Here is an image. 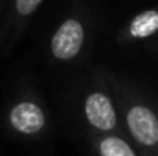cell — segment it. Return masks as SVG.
<instances>
[{"mask_svg": "<svg viewBox=\"0 0 158 156\" xmlns=\"http://www.w3.org/2000/svg\"><path fill=\"white\" fill-rule=\"evenodd\" d=\"M9 125L22 136H39L46 132L50 117L44 107L35 99H20L9 110Z\"/></svg>", "mask_w": 158, "mask_h": 156, "instance_id": "277c9868", "label": "cell"}, {"mask_svg": "<svg viewBox=\"0 0 158 156\" xmlns=\"http://www.w3.org/2000/svg\"><path fill=\"white\" fill-rule=\"evenodd\" d=\"M123 136L140 156H158V107L145 90L125 77L112 76Z\"/></svg>", "mask_w": 158, "mask_h": 156, "instance_id": "6da1fadb", "label": "cell"}, {"mask_svg": "<svg viewBox=\"0 0 158 156\" xmlns=\"http://www.w3.org/2000/svg\"><path fill=\"white\" fill-rule=\"evenodd\" d=\"M158 35V7L145 9L134 15L119 31L118 40L121 44L147 42Z\"/></svg>", "mask_w": 158, "mask_h": 156, "instance_id": "5b68a950", "label": "cell"}, {"mask_svg": "<svg viewBox=\"0 0 158 156\" xmlns=\"http://www.w3.org/2000/svg\"><path fill=\"white\" fill-rule=\"evenodd\" d=\"M44 0H13V22L17 26L24 24L40 7Z\"/></svg>", "mask_w": 158, "mask_h": 156, "instance_id": "52a82bcc", "label": "cell"}, {"mask_svg": "<svg viewBox=\"0 0 158 156\" xmlns=\"http://www.w3.org/2000/svg\"><path fill=\"white\" fill-rule=\"evenodd\" d=\"M90 156H140L121 134H105L86 140Z\"/></svg>", "mask_w": 158, "mask_h": 156, "instance_id": "8992f818", "label": "cell"}, {"mask_svg": "<svg viewBox=\"0 0 158 156\" xmlns=\"http://www.w3.org/2000/svg\"><path fill=\"white\" fill-rule=\"evenodd\" d=\"M76 114L79 132L86 140L105 134L123 136V125L112 90V74L98 70L79 86Z\"/></svg>", "mask_w": 158, "mask_h": 156, "instance_id": "7a4b0ae2", "label": "cell"}, {"mask_svg": "<svg viewBox=\"0 0 158 156\" xmlns=\"http://www.w3.org/2000/svg\"><path fill=\"white\" fill-rule=\"evenodd\" d=\"M86 26L79 17L64 18L50 37V55L57 63H76L86 48Z\"/></svg>", "mask_w": 158, "mask_h": 156, "instance_id": "3957f363", "label": "cell"}, {"mask_svg": "<svg viewBox=\"0 0 158 156\" xmlns=\"http://www.w3.org/2000/svg\"><path fill=\"white\" fill-rule=\"evenodd\" d=\"M156 107H158V99H156Z\"/></svg>", "mask_w": 158, "mask_h": 156, "instance_id": "ba28073f", "label": "cell"}]
</instances>
